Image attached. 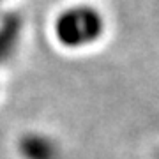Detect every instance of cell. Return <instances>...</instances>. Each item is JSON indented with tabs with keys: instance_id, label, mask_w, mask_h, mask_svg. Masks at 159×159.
<instances>
[{
	"instance_id": "obj_1",
	"label": "cell",
	"mask_w": 159,
	"mask_h": 159,
	"mask_svg": "<svg viewBox=\"0 0 159 159\" xmlns=\"http://www.w3.org/2000/svg\"><path fill=\"white\" fill-rule=\"evenodd\" d=\"M108 20L92 2H73L64 6L51 20V35L58 46L69 51L87 50L104 37Z\"/></svg>"
},
{
	"instance_id": "obj_2",
	"label": "cell",
	"mask_w": 159,
	"mask_h": 159,
	"mask_svg": "<svg viewBox=\"0 0 159 159\" xmlns=\"http://www.w3.org/2000/svg\"><path fill=\"white\" fill-rule=\"evenodd\" d=\"M20 154L25 159H58L60 157V148L46 134L41 133H29L20 138Z\"/></svg>"
},
{
	"instance_id": "obj_3",
	"label": "cell",
	"mask_w": 159,
	"mask_h": 159,
	"mask_svg": "<svg viewBox=\"0 0 159 159\" xmlns=\"http://www.w3.org/2000/svg\"><path fill=\"white\" fill-rule=\"evenodd\" d=\"M18 37H20V23L9 20L7 23L0 25V64H6L12 58L18 48Z\"/></svg>"
}]
</instances>
